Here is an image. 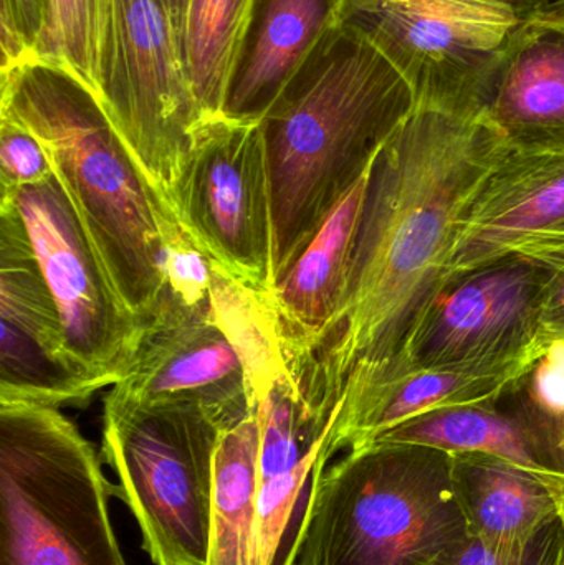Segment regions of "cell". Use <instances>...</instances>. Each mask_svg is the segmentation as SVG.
Segmentation results:
<instances>
[{
  "label": "cell",
  "mask_w": 564,
  "mask_h": 565,
  "mask_svg": "<svg viewBox=\"0 0 564 565\" xmlns=\"http://www.w3.org/2000/svg\"><path fill=\"white\" fill-rule=\"evenodd\" d=\"M555 2V0H522L523 6H525V9L529 10H535L540 9V7L549 6V3Z\"/></svg>",
  "instance_id": "33"
},
{
  "label": "cell",
  "mask_w": 564,
  "mask_h": 565,
  "mask_svg": "<svg viewBox=\"0 0 564 565\" xmlns=\"http://www.w3.org/2000/svg\"><path fill=\"white\" fill-rule=\"evenodd\" d=\"M374 441L493 455L539 475L564 497L563 455L503 398L439 408L391 428Z\"/></svg>",
  "instance_id": "21"
},
{
  "label": "cell",
  "mask_w": 564,
  "mask_h": 565,
  "mask_svg": "<svg viewBox=\"0 0 564 565\" xmlns=\"http://www.w3.org/2000/svg\"><path fill=\"white\" fill-rule=\"evenodd\" d=\"M2 198L13 202L29 232L73 364L96 391L118 384L138 351L145 324L116 292L62 185L53 178L2 192Z\"/></svg>",
  "instance_id": "11"
},
{
  "label": "cell",
  "mask_w": 564,
  "mask_h": 565,
  "mask_svg": "<svg viewBox=\"0 0 564 565\" xmlns=\"http://www.w3.org/2000/svg\"><path fill=\"white\" fill-rule=\"evenodd\" d=\"M344 0H254L222 115L260 121L318 43L341 23Z\"/></svg>",
  "instance_id": "19"
},
{
  "label": "cell",
  "mask_w": 564,
  "mask_h": 565,
  "mask_svg": "<svg viewBox=\"0 0 564 565\" xmlns=\"http://www.w3.org/2000/svg\"><path fill=\"white\" fill-rule=\"evenodd\" d=\"M562 530H563V537H564V511H563V514H562Z\"/></svg>",
  "instance_id": "34"
},
{
  "label": "cell",
  "mask_w": 564,
  "mask_h": 565,
  "mask_svg": "<svg viewBox=\"0 0 564 565\" xmlns=\"http://www.w3.org/2000/svg\"><path fill=\"white\" fill-rule=\"evenodd\" d=\"M55 178L39 139L7 116H0V188L2 192L39 185Z\"/></svg>",
  "instance_id": "27"
},
{
  "label": "cell",
  "mask_w": 564,
  "mask_h": 565,
  "mask_svg": "<svg viewBox=\"0 0 564 565\" xmlns=\"http://www.w3.org/2000/svg\"><path fill=\"white\" fill-rule=\"evenodd\" d=\"M0 116L39 139L116 292L148 324L164 288L161 198L95 93L66 70L32 58L0 75Z\"/></svg>",
  "instance_id": "3"
},
{
  "label": "cell",
  "mask_w": 564,
  "mask_h": 565,
  "mask_svg": "<svg viewBox=\"0 0 564 565\" xmlns=\"http://www.w3.org/2000/svg\"><path fill=\"white\" fill-rule=\"evenodd\" d=\"M546 235H564V151L510 149L457 231L444 282Z\"/></svg>",
  "instance_id": "16"
},
{
  "label": "cell",
  "mask_w": 564,
  "mask_h": 565,
  "mask_svg": "<svg viewBox=\"0 0 564 565\" xmlns=\"http://www.w3.org/2000/svg\"><path fill=\"white\" fill-rule=\"evenodd\" d=\"M255 404L260 418V565H297L318 483L330 461L328 441L338 414H320L288 367L275 375Z\"/></svg>",
  "instance_id": "14"
},
{
  "label": "cell",
  "mask_w": 564,
  "mask_h": 565,
  "mask_svg": "<svg viewBox=\"0 0 564 565\" xmlns=\"http://www.w3.org/2000/svg\"><path fill=\"white\" fill-rule=\"evenodd\" d=\"M467 540L453 455L373 441L321 475L297 565H449Z\"/></svg>",
  "instance_id": "4"
},
{
  "label": "cell",
  "mask_w": 564,
  "mask_h": 565,
  "mask_svg": "<svg viewBox=\"0 0 564 565\" xmlns=\"http://www.w3.org/2000/svg\"><path fill=\"white\" fill-rule=\"evenodd\" d=\"M416 111L406 79L354 26L323 36L258 121L272 204V288Z\"/></svg>",
  "instance_id": "2"
},
{
  "label": "cell",
  "mask_w": 564,
  "mask_h": 565,
  "mask_svg": "<svg viewBox=\"0 0 564 565\" xmlns=\"http://www.w3.org/2000/svg\"><path fill=\"white\" fill-rule=\"evenodd\" d=\"M522 375L391 364L351 382L338 404L328 457L364 447L419 415L500 401Z\"/></svg>",
  "instance_id": "18"
},
{
  "label": "cell",
  "mask_w": 564,
  "mask_h": 565,
  "mask_svg": "<svg viewBox=\"0 0 564 565\" xmlns=\"http://www.w3.org/2000/svg\"><path fill=\"white\" fill-rule=\"evenodd\" d=\"M450 455L454 491L470 537L520 551L562 520L563 494L539 475L479 451Z\"/></svg>",
  "instance_id": "20"
},
{
  "label": "cell",
  "mask_w": 564,
  "mask_h": 565,
  "mask_svg": "<svg viewBox=\"0 0 564 565\" xmlns=\"http://www.w3.org/2000/svg\"><path fill=\"white\" fill-rule=\"evenodd\" d=\"M156 224L162 245L164 288L155 316L211 318L214 316V265L162 199L156 201Z\"/></svg>",
  "instance_id": "24"
},
{
  "label": "cell",
  "mask_w": 564,
  "mask_h": 565,
  "mask_svg": "<svg viewBox=\"0 0 564 565\" xmlns=\"http://www.w3.org/2000/svg\"><path fill=\"white\" fill-rule=\"evenodd\" d=\"M515 254L535 260L546 274L543 329L550 344L564 335V235H546L526 242Z\"/></svg>",
  "instance_id": "29"
},
{
  "label": "cell",
  "mask_w": 564,
  "mask_h": 565,
  "mask_svg": "<svg viewBox=\"0 0 564 565\" xmlns=\"http://www.w3.org/2000/svg\"><path fill=\"white\" fill-rule=\"evenodd\" d=\"M6 2L12 9L13 15L19 20L23 33L35 52L36 43L45 29L49 0H6Z\"/></svg>",
  "instance_id": "30"
},
{
  "label": "cell",
  "mask_w": 564,
  "mask_h": 565,
  "mask_svg": "<svg viewBox=\"0 0 564 565\" xmlns=\"http://www.w3.org/2000/svg\"><path fill=\"white\" fill-rule=\"evenodd\" d=\"M479 118L512 151H564V0L520 17L487 83Z\"/></svg>",
  "instance_id": "15"
},
{
  "label": "cell",
  "mask_w": 564,
  "mask_h": 565,
  "mask_svg": "<svg viewBox=\"0 0 564 565\" xmlns=\"http://www.w3.org/2000/svg\"><path fill=\"white\" fill-rule=\"evenodd\" d=\"M506 139L482 118L416 109L374 162L343 302L315 365L333 414L344 388L400 355L446 280L457 231Z\"/></svg>",
  "instance_id": "1"
},
{
  "label": "cell",
  "mask_w": 564,
  "mask_h": 565,
  "mask_svg": "<svg viewBox=\"0 0 564 565\" xmlns=\"http://www.w3.org/2000/svg\"><path fill=\"white\" fill-rule=\"evenodd\" d=\"M254 0H189L182 63L199 121L224 111Z\"/></svg>",
  "instance_id": "23"
},
{
  "label": "cell",
  "mask_w": 564,
  "mask_h": 565,
  "mask_svg": "<svg viewBox=\"0 0 564 565\" xmlns=\"http://www.w3.org/2000/svg\"><path fill=\"white\" fill-rule=\"evenodd\" d=\"M0 404L79 407L95 387L66 348L55 299L29 232L10 199L0 198Z\"/></svg>",
  "instance_id": "12"
},
{
  "label": "cell",
  "mask_w": 564,
  "mask_h": 565,
  "mask_svg": "<svg viewBox=\"0 0 564 565\" xmlns=\"http://www.w3.org/2000/svg\"><path fill=\"white\" fill-rule=\"evenodd\" d=\"M373 168L334 209L270 295L265 296L285 361L298 382L317 364L340 312Z\"/></svg>",
  "instance_id": "17"
},
{
  "label": "cell",
  "mask_w": 564,
  "mask_h": 565,
  "mask_svg": "<svg viewBox=\"0 0 564 565\" xmlns=\"http://www.w3.org/2000/svg\"><path fill=\"white\" fill-rule=\"evenodd\" d=\"M483 2L500 3V6L513 7V9L522 10V12H529L523 6L522 0H483Z\"/></svg>",
  "instance_id": "32"
},
{
  "label": "cell",
  "mask_w": 564,
  "mask_h": 565,
  "mask_svg": "<svg viewBox=\"0 0 564 565\" xmlns=\"http://www.w3.org/2000/svg\"><path fill=\"white\" fill-rule=\"evenodd\" d=\"M449 565H564L562 521L550 524L520 551L497 550L469 536Z\"/></svg>",
  "instance_id": "28"
},
{
  "label": "cell",
  "mask_w": 564,
  "mask_h": 565,
  "mask_svg": "<svg viewBox=\"0 0 564 565\" xmlns=\"http://www.w3.org/2000/svg\"><path fill=\"white\" fill-rule=\"evenodd\" d=\"M189 0H161L172 29H174L175 39H178L179 49L182 55V35H184L185 10H188Z\"/></svg>",
  "instance_id": "31"
},
{
  "label": "cell",
  "mask_w": 564,
  "mask_h": 565,
  "mask_svg": "<svg viewBox=\"0 0 564 565\" xmlns=\"http://www.w3.org/2000/svg\"><path fill=\"white\" fill-rule=\"evenodd\" d=\"M522 15L483 0H344L341 22L400 72L416 109L479 118L487 83Z\"/></svg>",
  "instance_id": "8"
},
{
  "label": "cell",
  "mask_w": 564,
  "mask_h": 565,
  "mask_svg": "<svg viewBox=\"0 0 564 565\" xmlns=\"http://www.w3.org/2000/svg\"><path fill=\"white\" fill-rule=\"evenodd\" d=\"M222 430L194 404L103 405L102 455L155 565H207Z\"/></svg>",
  "instance_id": "6"
},
{
  "label": "cell",
  "mask_w": 564,
  "mask_h": 565,
  "mask_svg": "<svg viewBox=\"0 0 564 565\" xmlns=\"http://www.w3.org/2000/svg\"><path fill=\"white\" fill-rule=\"evenodd\" d=\"M35 58L72 73L98 98L95 0H49Z\"/></svg>",
  "instance_id": "25"
},
{
  "label": "cell",
  "mask_w": 564,
  "mask_h": 565,
  "mask_svg": "<svg viewBox=\"0 0 564 565\" xmlns=\"http://www.w3.org/2000/svg\"><path fill=\"white\" fill-rule=\"evenodd\" d=\"M502 398L564 457V335L550 344Z\"/></svg>",
  "instance_id": "26"
},
{
  "label": "cell",
  "mask_w": 564,
  "mask_h": 565,
  "mask_svg": "<svg viewBox=\"0 0 564 565\" xmlns=\"http://www.w3.org/2000/svg\"><path fill=\"white\" fill-rule=\"evenodd\" d=\"M546 274L510 254L440 286L390 364L523 375L550 348Z\"/></svg>",
  "instance_id": "10"
},
{
  "label": "cell",
  "mask_w": 564,
  "mask_h": 565,
  "mask_svg": "<svg viewBox=\"0 0 564 565\" xmlns=\"http://www.w3.org/2000/svg\"><path fill=\"white\" fill-rule=\"evenodd\" d=\"M258 457L260 418L255 404L248 417L219 438L207 565H260Z\"/></svg>",
  "instance_id": "22"
},
{
  "label": "cell",
  "mask_w": 564,
  "mask_h": 565,
  "mask_svg": "<svg viewBox=\"0 0 564 565\" xmlns=\"http://www.w3.org/2000/svg\"><path fill=\"white\" fill-rule=\"evenodd\" d=\"M98 102L156 194L172 207L199 122L161 0H95Z\"/></svg>",
  "instance_id": "7"
},
{
  "label": "cell",
  "mask_w": 564,
  "mask_h": 565,
  "mask_svg": "<svg viewBox=\"0 0 564 565\" xmlns=\"http://www.w3.org/2000/svg\"><path fill=\"white\" fill-rule=\"evenodd\" d=\"M92 441L60 408L0 404V565H128Z\"/></svg>",
  "instance_id": "5"
},
{
  "label": "cell",
  "mask_w": 564,
  "mask_h": 565,
  "mask_svg": "<svg viewBox=\"0 0 564 565\" xmlns=\"http://www.w3.org/2000/svg\"><path fill=\"white\" fill-rule=\"evenodd\" d=\"M194 404L222 428L254 411L251 377L234 339L217 318L156 316L142 331L125 377L106 394L115 407Z\"/></svg>",
  "instance_id": "13"
},
{
  "label": "cell",
  "mask_w": 564,
  "mask_h": 565,
  "mask_svg": "<svg viewBox=\"0 0 564 565\" xmlns=\"http://www.w3.org/2000/svg\"><path fill=\"white\" fill-rule=\"evenodd\" d=\"M172 211L221 274L270 295V184L258 121L221 115L194 126Z\"/></svg>",
  "instance_id": "9"
}]
</instances>
